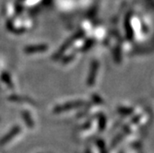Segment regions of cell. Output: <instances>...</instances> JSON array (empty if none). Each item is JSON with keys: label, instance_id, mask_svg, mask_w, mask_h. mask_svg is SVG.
<instances>
[{"label": "cell", "instance_id": "1", "mask_svg": "<svg viewBox=\"0 0 154 153\" xmlns=\"http://www.w3.org/2000/svg\"><path fill=\"white\" fill-rule=\"evenodd\" d=\"M20 127H14V128L10 131L9 134H8L7 136H5L3 137V139H2L1 141H0V145H4V144H6L8 141H9L14 136L17 135V134L20 132Z\"/></svg>", "mask_w": 154, "mask_h": 153}]
</instances>
